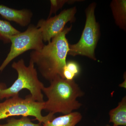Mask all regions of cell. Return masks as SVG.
<instances>
[{
  "label": "cell",
  "mask_w": 126,
  "mask_h": 126,
  "mask_svg": "<svg viewBox=\"0 0 126 126\" xmlns=\"http://www.w3.org/2000/svg\"><path fill=\"white\" fill-rule=\"evenodd\" d=\"M72 27V25L65 26L42 49L33 50L30 54V60L37 66L42 77L50 82L58 76L64 79L63 70L69 50L66 35L71 31Z\"/></svg>",
  "instance_id": "6da1fadb"
},
{
  "label": "cell",
  "mask_w": 126,
  "mask_h": 126,
  "mask_svg": "<svg viewBox=\"0 0 126 126\" xmlns=\"http://www.w3.org/2000/svg\"><path fill=\"white\" fill-rule=\"evenodd\" d=\"M50 82L49 86L43 89L47 98L43 110L53 115L57 113L67 115L81 107L82 104L77 98L84 94L74 80H68L58 76Z\"/></svg>",
  "instance_id": "7a4b0ae2"
},
{
  "label": "cell",
  "mask_w": 126,
  "mask_h": 126,
  "mask_svg": "<svg viewBox=\"0 0 126 126\" xmlns=\"http://www.w3.org/2000/svg\"><path fill=\"white\" fill-rule=\"evenodd\" d=\"M34 65L30 60L29 65L27 66L23 59L13 62L11 67L17 72L18 77L10 87L1 91L0 99L10 98L19 94V92L23 89H26L29 91L34 101L44 102L43 94L44 85L39 79Z\"/></svg>",
  "instance_id": "3957f363"
},
{
  "label": "cell",
  "mask_w": 126,
  "mask_h": 126,
  "mask_svg": "<svg viewBox=\"0 0 126 126\" xmlns=\"http://www.w3.org/2000/svg\"><path fill=\"white\" fill-rule=\"evenodd\" d=\"M96 2L89 5L85 10L86 20L83 31L78 42L69 45L68 55L86 56L93 60H96L95 50L100 36V26L95 16Z\"/></svg>",
  "instance_id": "277c9868"
},
{
  "label": "cell",
  "mask_w": 126,
  "mask_h": 126,
  "mask_svg": "<svg viewBox=\"0 0 126 126\" xmlns=\"http://www.w3.org/2000/svg\"><path fill=\"white\" fill-rule=\"evenodd\" d=\"M44 104V102L34 101L30 94L26 96L25 98L17 94L0 103V120L15 116H31L35 117L39 123L43 124L55 117L54 115L51 113L46 116L42 115L41 112Z\"/></svg>",
  "instance_id": "5b68a950"
},
{
  "label": "cell",
  "mask_w": 126,
  "mask_h": 126,
  "mask_svg": "<svg viewBox=\"0 0 126 126\" xmlns=\"http://www.w3.org/2000/svg\"><path fill=\"white\" fill-rule=\"evenodd\" d=\"M10 49L6 58L0 66V72L13 60L30 50L39 51L45 45L41 32L39 28L33 25H30L26 30L11 36Z\"/></svg>",
  "instance_id": "8992f818"
},
{
  "label": "cell",
  "mask_w": 126,
  "mask_h": 126,
  "mask_svg": "<svg viewBox=\"0 0 126 126\" xmlns=\"http://www.w3.org/2000/svg\"><path fill=\"white\" fill-rule=\"evenodd\" d=\"M77 11V7H73L63 10L53 17L39 20L36 26L41 32L43 41L49 43L63 31L67 23L74 22Z\"/></svg>",
  "instance_id": "52a82bcc"
},
{
  "label": "cell",
  "mask_w": 126,
  "mask_h": 126,
  "mask_svg": "<svg viewBox=\"0 0 126 126\" xmlns=\"http://www.w3.org/2000/svg\"><path fill=\"white\" fill-rule=\"evenodd\" d=\"M0 15L7 20L15 22L23 27L29 25L33 16L30 10H16L0 4Z\"/></svg>",
  "instance_id": "ba28073f"
},
{
  "label": "cell",
  "mask_w": 126,
  "mask_h": 126,
  "mask_svg": "<svg viewBox=\"0 0 126 126\" xmlns=\"http://www.w3.org/2000/svg\"><path fill=\"white\" fill-rule=\"evenodd\" d=\"M110 7L115 24L120 29L126 31V0H113Z\"/></svg>",
  "instance_id": "9c48e42d"
},
{
  "label": "cell",
  "mask_w": 126,
  "mask_h": 126,
  "mask_svg": "<svg viewBox=\"0 0 126 126\" xmlns=\"http://www.w3.org/2000/svg\"><path fill=\"white\" fill-rule=\"evenodd\" d=\"M82 118L80 113L74 111L67 115L54 117L43 123V126H75Z\"/></svg>",
  "instance_id": "30bf717a"
},
{
  "label": "cell",
  "mask_w": 126,
  "mask_h": 126,
  "mask_svg": "<svg viewBox=\"0 0 126 126\" xmlns=\"http://www.w3.org/2000/svg\"><path fill=\"white\" fill-rule=\"evenodd\" d=\"M110 121L113 126H126V97H124L116 107L109 112Z\"/></svg>",
  "instance_id": "8fae6325"
},
{
  "label": "cell",
  "mask_w": 126,
  "mask_h": 126,
  "mask_svg": "<svg viewBox=\"0 0 126 126\" xmlns=\"http://www.w3.org/2000/svg\"><path fill=\"white\" fill-rule=\"evenodd\" d=\"M20 32L9 21L0 19V40L5 43H10V38Z\"/></svg>",
  "instance_id": "7c38bea8"
},
{
  "label": "cell",
  "mask_w": 126,
  "mask_h": 126,
  "mask_svg": "<svg viewBox=\"0 0 126 126\" xmlns=\"http://www.w3.org/2000/svg\"><path fill=\"white\" fill-rule=\"evenodd\" d=\"M80 67L75 61H70L67 62L63 70V78L68 80H73L79 74Z\"/></svg>",
  "instance_id": "4fadbf2b"
},
{
  "label": "cell",
  "mask_w": 126,
  "mask_h": 126,
  "mask_svg": "<svg viewBox=\"0 0 126 126\" xmlns=\"http://www.w3.org/2000/svg\"><path fill=\"white\" fill-rule=\"evenodd\" d=\"M0 126H43L39 123L35 124L31 121L30 118L27 116H21L20 119L11 118L8 119L6 124L0 125Z\"/></svg>",
  "instance_id": "5bb4252c"
},
{
  "label": "cell",
  "mask_w": 126,
  "mask_h": 126,
  "mask_svg": "<svg viewBox=\"0 0 126 126\" xmlns=\"http://www.w3.org/2000/svg\"><path fill=\"white\" fill-rule=\"evenodd\" d=\"M50 8L49 15L48 18L51 17L53 14H56V12L61 9L66 3L68 4H74L78 1H80L81 0H51L50 1Z\"/></svg>",
  "instance_id": "9a60e30c"
},
{
  "label": "cell",
  "mask_w": 126,
  "mask_h": 126,
  "mask_svg": "<svg viewBox=\"0 0 126 126\" xmlns=\"http://www.w3.org/2000/svg\"><path fill=\"white\" fill-rule=\"evenodd\" d=\"M7 88L6 84L4 83H0V93L1 90L5 89Z\"/></svg>",
  "instance_id": "2e32d148"
},
{
  "label": "cell",
  "mask_w": 126,
  "mask_h": 126,
  "mask_svg": "<svg viewBox=\"0 0 126 126\" xmlns=\"http://www.w3.org/2000/svg\"><path fill=\"white\" fill-rule=\"evenodd\" d=\"M124 82L122 83L120 85H119L120 87H121L125 88H126V74H124Z\"/></svg>",
  "instance_id": "e0dca14e"
},
{
  "label": "cell",
  "mask_w": 126,
  "mask_h": 126,
  "mask_svg": "<svg viewBox=\"0 0 126 126\" xmlns=\"http://www.w3.org/2000/svg\"><path fill=\"white\" fill-rule=\"evenodd\" d=\"M109 126V125H107V126Z\"/></svg>",
  "instance_id": "ac0fdd59"
}]
</instances>
